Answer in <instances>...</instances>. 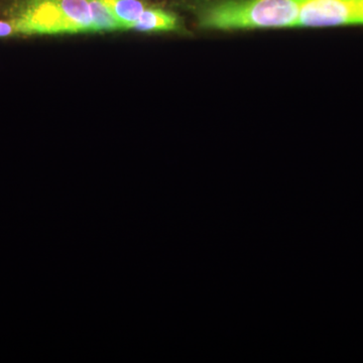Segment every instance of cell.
<instances>
[{
  "mask_svg": "<svg viewBox=\"0 0 363 363\" xmlns=\"http://www.w3.org/2000/svg\"><path fill=\"white\" fill-rule=\"evenodd\" d=\"M302 0H214L203 7L202 28L212 30L297 26Z\"/></svg>",
  "mask_w": 363,
  "mask_h": 363,
  "instance_id": "6da1fadb",
  "label": "cell"
},
{
  "mask_svg": "<svg viewBox=\"0 0 363 363\" xmlns=\"http://www.w3.org/2000/svg\"><path fill=\"white\" fill-rule=\"evenodd\" d=\"M11 21L18 35L96 33L90 0H25Z\"/></svg>",
  "mask_w": 363,
  "mask_h": 363,
  "instance_id": "7a4b0ae2",
  "label": "cell"
},
{
  "mask_svg": "<svg viewBox=\"0 0 363 363\" xmlns=\"http://www.w3.org/2000/svg\"><path fill=\"white\" fill-rule=\"evenodd\" d=\"M363 26V0H302L297 26Z\"/></svg>",
  "mask_w": 363,
  "mask_h": 363,
  "instance_id": "3957f363",
  "label": "cell"
},
{
  "mask_svg": "<svg viewBox=\"0 0 363 363\" xmlns=\"http://www.w3.org/2000/svg\"><path fill=\"white\" fill-rule=\"evenodd\" d=\"M178 28V18L175 14L156 7H145L133 30L145 33L172 32Z\"/></svg>",
  "mask_w": 363,
  "mask_h": 363,
  "instance_id": "277c9868",
  "label": "cell"
},
{
  "mask_svg": "<svg viewBox=\"0 0 363 363\" xmlns=\"http://www.w3.org/2000/svg\"><path fill=\"white\" fill-rule=\"evenodd\" d=\"M112 16L123 28H133L145 6L142 0H102Z\"/></svg>",
  "mask_w": 363,
  "mask_h": 363,
  "instance_id": "5b68a950",
  "label": "cell"
},
{
  "mask_svg": "<svg viewBox=\"0 0 363 363\" xmlns=\"http://www.w3.org/2000/svg\"><path fill=\"white\" fill-rule=\"evenodd\" d=\"M90 7L96 33L121 30V26L102 0H90Z\"/></svg>",
  "mask_w": 363,
  "mask_h": 363,
  "instance_id": "8992f818",
  "label": "cell"
},
{
  "mask_svg": "<svg viewBox=\"0 0 363 363\" xmlns=\"http://www.w3.org/2000/svg\"><path fill=\"white\" fill-rule=\"evenodd\" d=\"M13 35H18V33H16L13 23L0 20V38L11 37Z\"/></svg>",
  "mask_w": 363,
  "mask_h": 363,
  "instance_id": "52a82bcc",
  "label": "cell"
}]
</instances>
